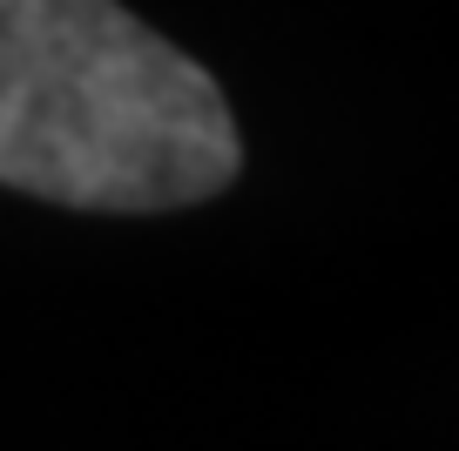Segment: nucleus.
<instances>
[{"label":"nucleus","instance_id":"obj_1","mask_svg":"<svg viewBox=\"0 0 459 451\" xmlns=\"http://www.w3.org/2000/svg\"><path fill=\"white\" fill-rule=\"evenodd\" d=\"M244 141L203 61L115 0H0V189L156 216L237 183Z\"/></svg>","mask_w":459,"mask_h":451}]
</instances>
